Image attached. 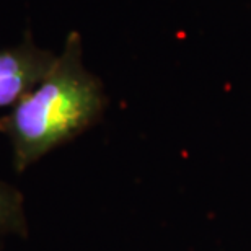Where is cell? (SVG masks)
Segmentation results:
<instances>
[{"mask_svg": "<svg viewBox=\"0 0 251 251\" xmlns=\"http://www.w3.org/2000/svg\"><path fill=\"white\" fill-rule=\"evenodd\" d=\"M104 87L85 65L83 39L70 31L43 80L0 118V134L12 147L17 173L78 137L103 118Z\"/></svg>", "mask_w": 251, "mask_h": 251, "instance_id": "cell-1", "label": "cell"}, {"mask_svg": "<svg viewBox=\"0 0 251 251\" xmlns=\"http://www.w3.org/2000/svg\"><path fill=\"white\" fill-rule=\"evenodd\" d=\"M54 51L38 46L31 33L13 46L0 49V108L15 106L49 72Z\"/></svg>", "mask_w": 251, "mask_h": 251, "instance_id": "cell-2", "label": "cell"}, {"mask_svg": "<svg viewBox=\"0 0 251 251\" xmlns=\"http://www.w3.org/2000/svg\"><path fill=\"white\" fill-rule=\"evenodd\" d=\"M26 201L20 189L0 179V237L28 238Z\"/></svg>", "mask_w": 251, "mask_h": 251, "instance_id": "cell-3", "label": "cell"}]
</instances>
